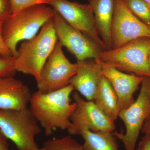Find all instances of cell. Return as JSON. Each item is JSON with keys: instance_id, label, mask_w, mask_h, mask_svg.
Masks as SVG:
<instances>
[{"instance_id": "cell-1", "label": "cell", "mask_w": 150, "mask_h": 150, "mask_svg": "<svg viewBox=\"0 0 150 150\" xmlns=\"http://www.w3.org/2000/svg\"><path fill=\"white\" fill-rule=\"evenodd\" d=\"M74 90L70 84L56 91L43 93L37 91L32 93L29 108L46 136L57 129L67 130L71 126L70 118L76 107L71 98Z\"/></svg>"}, {"instance_id": "cell-17", "label": "cell", "mask_w": 150, "mask_h": 150, "mask_svg": "<svg viewBox=\"0 0 150 150\" xmlns=\"http://www.w3.org/2000/svg\"><path fill=\"white\" fill-rule=\"evenodd\" d=\"M84 140V150H121L117 137L112 132L83 131L81 134Z\"/></svg>"}, {"instance_id": "cell-11", "label": "cell", "mask_w": 150, "mask_h": 150, "mask_svg": "<svg viewBox=\"0 0 150 150\" xmlns=\"http://www.w3.org/2000/svg\"><path fill=\"white\" fill-rule=\"evenodd\" d=\"M48 5L67 23L94 41L103 50L106 47L97 30L93 11L89 4H83L68 0H47Z\"/></svg>"}, {"instance_id": "cell-18", "label": "cell", "mask_w": 150, "mask_h": 150, "mask_svg": "<svg viewBox=\"0 0 150 150\" xmlns=\"http://www.w3.org/2000/svg\"><path fill=\"white\" fill-rule=\"evenodd\" d=\"M43 147L47 150H84L83 144L71 136L47 140Z\"/></svg>"}, {"instance_id": "cell-29", "label": "cell", "mask_w": 150, "mask_h": 150, "mask_svg": "<svg viewBox=\"0 0 150 150\" xmlns=\"http://www.w3.org/2000/svg\"><path fill=\"white\" fill-rule=\"evenodd\" d=\"M142 150V149H141V145H140L139 143L138 146H137V148H136V150Z\"/></svg>"}, {"instance_id": "cell-15", "label": "cell", "mask_w": 150, "mask_h": 150, "mask_svg": "<svg viewBox=\"0 0 150 150\" xmlns=\"http://www.w3.org/2000/svg\"><path fill=\"white\" fill-rule=\"evenodd\" d=\"M92 8L97 30L106 50L111 49L114 0H88Z\"/></svg>"}, {"instance_id": "cell-12", "label": "cell", "mask_w": 150, "mask_h": 150, "mask_svg": "<svg viewBox=\"0 0 150 150\" xmlns=\"http://www.w3.org/2000/svg\"><path fill=\"white\" fill-rule=\"evenodd\" d=\"M77 63L76 73L71 78L70 84L87 100L93 101L103 77L101 63L99 60L94 59Z\"/></svg>"}, {"instance_id": "cell-10", "label": "cell", "mask_w": 150, "mask_h": 150, "mask_svg": "<svg viewBox=\"0 0 150 150\" xmlns=\"http://www.w3.org/2000/svg\"><path fill=\"white\" fill-rule=\"evenodd\" d=\"M143 38H150V26L134 15L123 0H114L111 49Z\"/></svg>"}, {"instance_id": "cell-26", "label": "cell", "mask_w": 150, "mask_h": 150, "mask_svg": "<svg viewBox=\"0 0 150 150\" xmlns=\"http://www.w3.org/2000/svg\"><path fill=\"white\" fill-rule=\"evenodd\" d=\"M141 132L144 134H150V117L144 123Z\"/></svg>"}, {"instance_id": "cell-28", "label": "cell", "mask_w": 150, "mask_h": 150, "mask_svg": "<svg viewBox=\"0 0 150 150\" xmlns=\"http://www.w3.org/2000/svg\"><path fill=\"white\" fill-rule=\"evenodd\" d=\"M148 62H149V67L150 70V51L149 52V57H148Z\"/></svg>"}, {"instance_id": "cell-16", "label": "cell", "mask_w": 150, "mask_h": 150, "mask_svg": "<svg viewBox=\"0 0 150 150\" xmlns=\"http://www.w3.org/2000/svg\"><path fill=\"white\" fill-rule=\"evenodd\" d=\"M93 101L106 117L115 122L120 112L118 98L111 84L104 76Z\"/></svg>"}, {"instance_id": "cell-7", "label": "cell", "mask_w": 150, "mask_h": 150, "mask_svg": "<svg viewBox=\"0 0 150 150\" xmlns=\"http://www.w3.org/2000/svg\"><path fill=\"white\" fill-rule=\"evenodd\" d=\"M62 47V43L57 41L40 73L37 82L38 91L48 93L61 89L70 84V79L76 73L77 63L69 62Z\"/></svg>"}, {"instance_id": "cell-4", "label": "cell", "mask_w": 150, "mask_h": 150, "mask_svg": "<svg viewBox=\"0 0 150 150\" xmlns=\"http://www.w3.org/2000/svg\"><path fill=\"white\" fill-rule=\"evenodd\" d=\"M150 38H138L115 49L103 51L99 60L120 71L150 77L148 57Z\"/></svg>"}, {"instance_id": "cell-2", "label": "cell", "mask_w": 150, "mask_h": 150, "mask_svg": "<svg viewBox=\"0 0 150 150\" xmlns=\"http://www.w3.org/2000/svg\"><path fill=\"white\" fill-rule=\"evenodd\" d=\"M55 11L46 4L31 6L12 15L3 22L4 41L14 57L17 56V45L36 35L39 30L54 17Z\"/></svg>"}, {"instance_id": "cell-27", "label": "cell", "mask_w": 150, "mask_h": 150, "mask_svg": "<svg viewBox=\"0 0 150 150\" xmlns=\"http://www.w3.org/2000/svg\"><path fill=\"white\" fill-rule=\"evenodd\" d=\"M47 150L45 148H44V147H42V148H37V149H32V150Z\"/></svg>"}, {"instance_id": "cell-21", "label": "cell", "mask_w": 150, "mask_h": 150, "mask_svg": "<svg viewBox=\"0 0 150 150\" xmlns=\"http://www.w3.org/2000/svg\"><path fill=\"white\" fill-rule=\"evenodd\" d=\"M13 14H16L25 8L40 4L48 5L47 0H11Z\"/></svg>"}, {"instance_id": "cell-24", "label": "cell", "mask_w": 150, "mask_h": 150, "mask_svg": "<svg viewBox=\"0 0 150 150\" xmlns=\"http://www.w3.org/2000/svg\"><path fill=\"white\" fill-rule=\"evenodd\" d=\"M139 143L142 150H150V134H144Z\"/></svg>"}, {"instance_id": "cell-23", "label": "cell", "mask_w": 150, "mask_h": 150, "mask_svg": "<svg viewBox=\"0 0 150 150\" xmlns=\"http://www.w3.org/2000/svg\"><path fill=\"white\" fill-rule=\"evenodd\" d=\"M2 23L3 22H0V54L5 56L13 57L11 51L8 48L3 39L2 34Z\"/></svg>"}, {"instance_id": "cell-6", "label": "cell", "mask_w": 150, "mask_h": 150, "mask_svg": "<svg viewBox=\"0 0 150 150\" xmlns=\"http://www.w3.org/2000/svg\"><path fill=\"white\" fill-rule=\"evenodd\" d=\"M118 117L124 123L126 131L112 134L123 143L125 150H136L143 125L150 117V77H143L137 99L120 111Z\"/></svg>"}, {"instance_id": "cell-30", "label": "cell", "mask_w": 150, "mask_h": 150, "mask_svg": "<svg viewBox=\"0 0 150 150\" xmlns=\"http://www.w3.org/2000/svg\"><path fill=\"white\" fill-rule=\"evenodd\" d=\"M143 1H144L146 4H147L150 6V0H143Z\"/></svg>"}, {"instance_id": "cell-20", "label": "cell", "mask_w": 150, "mask_h": 150, "mask_svg": "<svg viewBox=\"0 0 150 150\" xmlns=\"http://www.w3.org/2000/svg\"><path fill=\"white\" fill-rule=\"evenodd\" d=\"M14 57L0 54V79L14 76L17 71L14 63Z\"/></svg>"}, {"instance_id": "cell-9", "label": "cell", "mask_w": 150, "mask_h": 150, "mask_svg": "<svg viewBox=\"0 0 150 150\" xmlns=\"http://www.w3.org/2000/svg\"><path fill=\"white\" fill-rule=\"evenodd\" d=\"M52 21L58 41L75 56L77 62L99 60L104 50L94 41L68 24L56 11Z\"/></svg>"}, {"instance_id": "cell-8", "label": "cell", "mask_w": 150, "mask_h": 150, "mask_svg": "<svg viewBox=\"0 0 150 150\" xmlns=\"http://www.w3.org/2000/svg\"><path fill=\"white\" fill-rule=\"evenodd\" d=\"M72 98L76 107L70 118L71 124L67 130L70 135H80L85 131L112 132L115 130V122L106 117L93 101L85 100L77 92L73 93Z\"/></svg>"}, {"instance_id": "cell-13", "label": "cell", "mask_w": 150, "mask_h": 150, "mask_svg": "<svg viewBox=\"0 0 150 150\" xmlns=\"http://www.w3.org/2000/svg\"><path fill=\"white\" fill-rule=\"evenodd\" d=\"M100 62L103 76L109 81L117 95L120 111L126 109L135 100L134 93L142 83L143 77L125 74Z\"/></svg>"}, {"instance_id": "cell-3", "label": "cell", "mask_w": 150, "mask_h": 150, "mask_svg": "<svg viewBox=\"0 0 150 150\" xmlns=\"http://www.w3.org/2000/svg\"><path fill=\"white\" fill-rule=\"evenodd\" d=\"M52 19L42 26L37 35L21 43L17 56L14 59L17 71L31 75L36 82L58 41Z\"/></svg>"}, {"instance_id": "cell-25", "label": "cell", "mask_w": 150, "mask_h": 150, "mask_svg": "<svg viewBox=\"0 0 150 150\" xmlns=\"http://www.w3.org/2000/svg\"><path fill=\"white\" fill-rule=\"evenodd\" d=\"M7 140L0 130V150H9Z\"/></svg>"}, {"instance_id": "cell-14", "label": "cell", "mask_w": 150, "mask_h": 150, "mask_svg": "<svg viewBox=\"0 0 150 150\" xmlns=\"http://www.w3.org/2000/svg\"><path fill=\"white\" fill-rule=\"evenodd\" d=\"M32 93L26 84L14 76L0 79V109L19 110L28 107Z\"/></svg>"}, {"instance_id": "cell-22", "label": "cell", "mask_w": 150, "mask_h": 150, "mask_svg": "<svg viewBox=\"0 0 150 150\" xmlns=\"http://www.w3.org/2000/svg\"><path fill=\"white\" fill-rule=\"evenodd\" d=\"M13 14L11 0H0V22Z\"/></svg>"}, {"instance_id": "cell-19", "label": "cell", "mask_w": 150, "mask_h": 150, "mask_svg": "<svg viewBox=\"0 0 150 150\" xmlns=\"http://www.w3.org/2000/svg\"><path fill=\"white\" fill-rule=\"evenodd\" d=\"M129 10L145 24L150 26V6L143 0H123Z\"/></svg>"}, {"instance_id": "cell-5", "label": "cell", "mask_w": 150, "mask_h": 150, "mask_svg": "<svg viewBox=\"0 0 150 150\" xmlns=\"http://www.w3.org/2000/svg\"><path fill=\"white\" fill-rule=\"evenodd\" d=\"M0 130L18 150L39 148L35 137L41 132L39 123L30 108L19 110L0 109Z\"/></svg>"}]
</instances>
